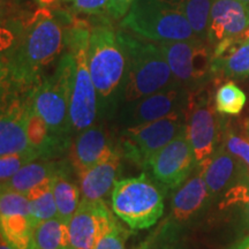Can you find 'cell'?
<instances>
[{"mask_svg":"<svg viewBox=\"0 0 249 249\" xmlns=\"http://www.w3.org/2000/svg\"><path fill=\"white\" fill-rule=\"evenodd\" d=\"M73 18L66 12L40 7L17 28V42L1 60L2 96L28 93L42 82L43 74L65 49V30Z\"/></svg>","mask_w":249,"mask_h":249,"instance_id":"obj_1","label":"cell"},{"mask_svg":"<svg viewBox=\"0 0 249 249\" xmlns=\"http://www.w3.org/2000/svg\"><path fill=\"white\" fill-rule=\"evenodd\" d=\"M88 67L98 95L99 119H112L124 104L128 59L117 31L105 15L91 21Z\"/></svg>","mask_w":249,"mask_h":249,"instance_id":"obj_2","label":"cell"},{"mask_svg":"<svg viewBox=\"0 0 249 249\" xmlns=\"http://www.w3.org/2000/svg\"><path fill=\"white\" fill-rule=\"evenodd\" d=\"M117 34L128 59L124 104L176 85L169 62L157 42L127 30H118Z\"/></svg>","mask_w":249,"mask_h":249,"instance_id":"obj_3","label":"cell"},{"mask_svg":"<svg viewBox=\"0 0 249 249\" xmlns=\"http://www.w3.org/2000/svg\"><path fill=\"white\" fill-rule=\"evenodd\" d=\"M74 71V55L65 46V52L58 59L57 66L51 75L44 77L38 86L29 91L31 104L48 124L50 134L70 147L71 135L73 134L70 105Z\"/></svg>","mask_w":249,"mask_h":249,"instance_id":"obj_4","label":"cell"},{"mask_svg":"<svg viewBox=\"0 0 249 249\" xmlns=\"http://www.w3.org/2000/svg\"><path fill=\"white\" fill-rule=\"evenodd\" d=\"M90 26L86 21L71 20L65 30V46L71 50L75 60L71 89L70 118L74 135L89 128L99 119L98 95L88 67Z\"/></svg>","mask_w":249,"mask_h":249,"instance_id":"obj_5","label":"cell"},{"mask_svg":"<svg viewBox=\"0 0 249 249\" xmlns=\"http://www.w3.org/2000/svg\"><path fill=\"white\" fill-rule=\"evenodd\" d=\"M167 191L144 172L117 180L111 192L112 211L132 230L149 229L163 217Z\"/></svg>","mask_w":249,"mask_h":249,"instance_id":"obj_6","label":"cell"},{"mask_svg":"<svg viewBox=\"0 0 249 249\" xmlns=\"http://www.w3.org/2000/svg\"><path fill=\"white\" fill-rule=\"evenodd\" d=\"M120 27L157 43L196 37L185 15L161 0H134Z\"/></svg>","mask_w":249,"mask_h":249,"instance_id":"obj_7","label":"cell"},{"mask_svg":"<svg viewBox=\"0 0 249 249\" xmlns=\"http://www.w3.org/2000/svg\"><path fill=\"white\" fill-rule=\"evenodd\" d=\"M185 130V111L176 112L152 123L121 128L117 145L123 157L147 170L151 158Z\"/></svg>","mask_w":249,"mask_h":249,"instance_id":"obj_8","label":"cell"},{"mask_svg":"<svg viewBox=\"0 0 249 249\" xmlns=\"http://www.w3.org/2000/svg\"><path fill=\"white\" fill-rule=\"evenodd\" d=\"M205 87L189 92L185 111L186 133L194 151L196 167L203 169L220 144L223 127Z\"/></svg>","mask_w":249,"mask_h":249,"instance_id":"obj_9","label":"cell"},{"mask_svg":"<svg viewBox=\"0 0 249 249\" xmlns=\"http://www.w3.org/2000/svg\"><path fill=\"white\" fill-rule=\"evenodd\" d=\"M158 44L163 50L177 83L189 91L203 88L213 76L211 70L213 51L205 40L195 37Z\"/></svg>","mask_w":249,"mask_h":249,"instance_id":"obj_10","label":"cell"},{"mask_svg":"<svg viewBox=\"0 0 249 249\" xmlns=\"http://www.w3.org/2000/svg\"><path fill=\"white\" fill-rule=\"evenodd\" d=\"M211 201L213 198L204 180L203 171L196 167L193 176L174 189L169 216L160 230L163 235L171 238L194 224L208 209Z\"/></svg>","mask_w":249,"mask_h":249,"instance_id":"obj_11","label":"cell"},{"mask_svg":"<svg viewBox=\"0 0 249 249\" xmlns=\"http://www.w3.org/2000/svg\"><path fill=\"white\" fill-rule=\"evenodd\" d=\"M189 92L185 87L176 83L138 101L127 103L118 112V123L121 128H127L163 119L176 112L186 111Z\"/></svg>","mask_w":249,"mask_h":249,"instance_id":"obj_12","label":"cell"},{"mask_svg":"<svg viewBox=\"0 0 249 249\" xmlns=\"http://www.w3.org/2000/svg\"><path fill=\"white\" fill-rule=\"evenodd\" d=\"M196 169L194 151L186 130L167 143L149 161L151 177L169 189H177Z\"/></svg>","mask_w":249,"mask_h":249,"instance_id":"obj_13","label":"cell"},{"mask_svg":"<svg viewBox=\"0 0 249 249\" xmlns=\"http://www.w3.org/2000/svg\"><path fill=\"white\" fill-rule=\"evenodd\" d=\"M6 103L1 107L0 119V155H11L28 151L33 149L27 135L28 114H29V97L24 93L2 96Z\"/></svg>","mask_w":249,"mask_h":249,"instance_id":"obj_14","label":"cell"},{"mask_svg":"<svg viewBox=\"0 0 249 249\" xmlns=\"http://www.w3.org/2000/svg\"><path fill=\"white\" fill-rule=\"evenodd\" d=\"M104 200L88 201L82 198L70 220L73 249H93L101 233L116 219Z\"/></svg>","mask_w":249,"mask_h":249,"instance_id":"obj_15","label":"cell"},{"mask_svg":"<svg viewBox=\"0 0 249 249\" xmlns=\"http://www.w3.org/2000/svg\"><path fill=\"white\" fill-rule=\"evenodd\" d=\"M248 27L249 5L240 0H213L208 27V43L211 46L235 38Z\"/></svg>","mask_w":249,"mask_h":249,"instance_id":"obj_16","label":"cell"},{"mask_svg":"<svg viewBox=\"0 0 249 249\" xmlns=\"http://www.w3.org/2000/svg\"><path fill=\"white\" fill-rule=\"evenodd\" d=\"M70 150L71 164L79 172L107 160L118 150V145L102 124H95L76 134Z\"/></svg>","mask_w":249,"mask_h":249,"instance_id":"obj_17","label":"cell"},{"mask_svg":"<svg viewBox=\"0 0 249 249\" xmlns=\"http://www.w3.org/2000/svg\"><path fill=\"white\" fill-rule=\"evenodd\" d=\"M203 177L207 182L211 198L220 197L227 189L249 172L247 166L220 143L211 160L203 169Z\"/></svg>","mask_w":249,"mask_h":249,"instance_id":"obj_18","label":"cell"},{"mask_svg":"<svg viewBox=\"0 0 249 249\" xmlns=\"http://www.w3.org/2000/svg\"><path fill=\"white\" fill-rule=\"evenodd\" d=\"M123 155L119 149L107 160L79 171V186L82 198L88 201L103 200L112 192L119 174Z\"/></svg>","mask_w":249,"mask_h":249,"instance_id":"obj_19","label":"cell"},{"mask_svg":"<svg viewBox=\"0 0 249 249\" xmlns=\"http://www.w3.org/2000/svg\"><path fill=\"white\" fill-rule=\"evenodd\" d=\"M213 76L229 79L249 77V42L235 43L234 39H224L213 48Z\"/></svg>","mask_w":249,"mask_h":249,"instance_id":"obj_20","label":"cell"},{"mask_svg":"<svg viewBox=\"0 0 249 249\" xmlns=\"http://www.w3.org/2000/svg\"><path fill=\"white\" fill-rule=\"evenodd\" d=\"M65 170H68V167L62 161L36 160L24 165L7 181L1 182V191H15L26 194L29 189L46 180L54 178L58 173Z\"/></svg>","mask_w":249,"mask_h":249,"instance_id":"obj_21","label":"cell"},{"mask_svg":"<svg viewBox=\"0 0 249 249\" xmlns=\"http://www.w3.org/2000/svg\"><path fill=\"white\" fill-rule=\"evenodd\" d=\"M36 249H73L70 222L60 217L52 218L34 227Z\"/></svg>","mask_w":249,"mask_h":249,"instance_id":"obj_22","label":"cell"},{"mask_svg":"<svg viewBox=\"0 0 249 249\" xmlns=\"http://www.w3.org/2000/svg\"><path fill=\"white\" fill-rule=\"evenodd\" d=\"M185 15L197 38L208 42L211 7L213 0H161Z\"/></svg>","mask_w":249,"mask_h":249,"instance_id":"obj_23","label":"cell"},{"mask_svg":"<svg viewBox=\"0 0 249 249\" xmlns=\"http://www.w3.org/2000/svg\"><path fill=\"white\" fill-rule=\"evenodd\" d=\"M1 238L15 249H36L34 226L29 217L23 214L0 216Z\"/></svg>","mask_w":249,"mask_h":249,"instance_id":"obj_24","label":"cell"},{"mask_svg":"<svg viewBox=\"0 0 249 249\" xmlns=\"http://www.w3.org/2000/svg\"><path fill=\"white\" fill-rule=\"evenodd\" d=\"M67 172L68 170H65L54 177L52 192L57 204L58 217L70 222L79 208L80 202L82 200V194H81L80 186L67 178Z\"/></svg>","mask_w":249,"mask_h":249,"instance_id":"obj_25","label":"cell"},{"mask_svg":"<svg viewBox=\"0 0 249 249\" xmlns=\"http://www.w3.org/2000/svg\"><path fill=\"white\" fill-rule=\"evenodd\" d=\"M247 96L234 82H226L216 90L214 108L223 116H238L244 110Z\"/></svg>","mask_w":249,"mask_h":249,"instance_id":"obj_26","label":"cell"},{"mask_svg":"<svg viewBox=\"0 0 249 249\" xmlns=\"http://www.w3.org/2000/svg\"><path fill=\"white\" fill-rule=\"evenodd\" d=\"M55 217H58V209L52 191L29 202V219L34 227Z\"/></svg>","mask_w":249,"mask_h":249,"instance_id":"obj_27","label":"cell"},{"mask_svg":"<svg viewBox=\"0 0 249 249\" xmlns=\"http://www.w3.org/2000/svg\"><path fill=\"white\" fill-rule=\"evenodd\" d=\"M39 155L30 149L28 151L18 152V154L5 155L0 157V180L1 182L11 179L18 171H20L24 165L38 160Z\"/></svg>","mask_w":249,"mask_h":249,"instance_id":"obj_28","label":"cell"},{"mask_svg":"<svg viewBox=\"0 0 249 249\" xmlns=\"http://www.w3.org/2000/svg\"><path fill=\"white\" fill-rule=\"evenodd\" d=\"M23 214L29 217V200L24 193L1 191L0 197V216Z\"/></svg>","mask_w":249,"mask_h":249,"instance_id":"obj_29","label":"cell"},{"mask_svg":"<svg viewBox=\"0 0 249 249\" xmlns=\"http://www.w3.org/2000/svg\"><path fill=\"white\" fill-rule=\"evenodd\" d=\"M249 202V172H247L239 179L238 181L230 187L224 194L220 196L219 208L220 209H229L234 205L245 207Z\"/></svg>","mask_w":249,"mask_h":249,"instance_id":"obj_30","label":"cell"},{"mask_svg":"<svg viewBox=\"0 0 249 249\" xmlns=\"http://www.w3.org/2000/svg\"><path fill=\"white\" fill-rule=\"evenodd\" d=\"M127 233L116 218L101 233L93 249H126Z\"/></svg>","mask_w":249,"mask_h":249,"instance_id":"obj_31","label":"cell"},{"mask_svg":"<svg viewBox=\"0 0 249 249\" xmlns=\"http://www.w3.org/2000/svg\"><path fill=\"white\" fill-rule=\"evenodd\" d=\"M222 143L234 157L240 160L249 169V139L236 134L230 127H223Z\"/></svg>","mask_w":249,"mask_h":249,"instance_id":"obj_32","label":"cell"},{"mask_svg":"<svg viewBox=\"0 0 249 249\" xmlns=\"http://www.w3.org/2000/svg\"><path fill=\"white\" fill-rule=\"evenodd\" d=\"M110 0H70L67 2L71 8L80 14L102 17L107 13V6Z\"/></svg>","mask_w":249,"mask_h":249,"instance_id":"obj_33","label":"cell"},{"mask_svg":"<svg viewBox=\"0 0 249 249\" xmlns=\"http://www.w3.org/2000/svg\"><path fill=\"white\" fill-rule=\"evenodd\" d=\"M133 1L134 0H110L107 6L108 17L116 20L124 18V15L128 13Z\"/></svg>","mask_w":249,"mask_h":249,"instance_id":"obj_34","label":"cell"},{"mask_svg":"<svg viewBox=\"0 0 249 249\" xmlns=\"http://www.w3.org/2000/svg\"><path fill=\"white\" fill-rule=\"evenodd\" d=\"M227 249H249V234L242 238L241 240L236 241Z\"/></svg>","mask_w":249,"mask_h":249,"instance_id":"obj_35","label":"cell"},{"mask_svg":"<svg viewBox=\"0 0 249 249\" xmlns=\"http://www.w3.org/2000/svg\"><path fill=\"white\" fill-rule=\"evenodd\" d=\"M241 224L245 230L249 231V202L244 207V211H242L241 216Z\"/></svg>","mask_w":249,"mask_h":249,"instance_id":"obj_36","label":"cell"},{"mask_svg":"<svg viewBox=\"0 0 249 249\" xmlns=\"http://www.w3.org/2000/svg\"><path fill=\"white\" fill-rule=\"evenodd\" d=\"M234 39L235 43H242V42H249V27L246 29L244 33L240 34L238 37H235Z\"/></svg>","mask_w":249,"mask_h":249,"instance_id":"obj_37","label":"cell"},{"mask_svg":"<svg viewBox=\"0 0 249 249\" xmlns=\"http://www.w3.org/2000/svg\"><path fill=\"white\" fill-rule=\"evenodd\" d=\"M59 0H36L37 4L39 5V7H46L49 8L50 6H53L54 4H57Z\"/></svg>","mask_w":249,"mask_h":249,"instance_id":"obj_38","label":"cell"},{"mask_svg":"<svg viewBox=\"0 0 249 249\" xmlns=\"http://www.w3.org/2000/svg\"><path fill=\"white\" fill-rule=\"evenodd\" d=\"M157 249H185V248L180 247V246H177V245L169 244V245H163V246H160V247H158Z\"/></svg>","mask_w":249,"mask_h":249,"instance_id":"obj_39","label":"cell"},{"mask_svg":"<svg viewBox=\"0 0 249 249\" xmlns=\"http://www.w3.org/2000/svg\"><path fill=\"white\" fill-rule=\"evenodd\" d=\"M0 249H15V248L12 247V246L9 245L8 242L5 240V239L1 238V244H0Z\"/></svg>","mask_w":249,"mask_h":249,"instance_id":"obj_40","label":"cell"},{"mask_svg":"<svg viewBox=\"0 0 249 249\" xmlns=\"http://www.w3.org/2000/svg\"><path fill=\"white\" fill-rule=\"evenodd\" d=\"M240 1H242L246 5H249V0H240Z\"/></svg>","mask_w":249,"mask_h":249,"instance_id":"obj_41","label":"cell"},{"mask_svg":"<svg viewBox=\"0 0 249 249\" xmlns=\"http://www.w3.org/2000/svg\"><path fill=\"white\" fill-rule=\"evenodd\" d=\"M60 1H62V2H66V4H67V2L70 1V0H60Z\"/></svg>","mask_w":249,"mask_h":249,"instance_id":"obj_42","label":"cell"},{"mask_svg":"<svg viewBox=\"0 0 249 249\" xmlns=\"http://www.w3.org/2000/svg\"><path fill=\"white\" fill-rule=\"evenodd\" d=\"M247 128H248V133H249V124H248V126H247Z\"/></svg>","mask_w":249,"mask_h":249,"instance_id":"obj_43","label":"cell"}]
</instances>
